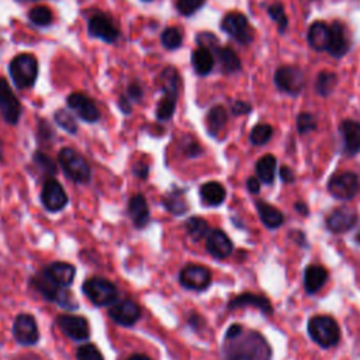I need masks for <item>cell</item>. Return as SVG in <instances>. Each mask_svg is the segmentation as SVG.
Listing matches in <instances>:
<instances>
[{
	"label": "cell",
	"mask_w": 360,
	"mask_h": 360,
	"mask_svg": "<svg viewBox=\"0 0 360 360\" xmlns=\"http://www.w3.org/2000/svg\"><path fill=\"white\" fill-rule=\"evenodd\" d=\"M10 76L17 89L31 88L38 76V61L31 54L16 56L9 67Z\"/></svg>",
	"instance_id": "obj_6"
},
{
	"label": "cell",
	"mask_w": 360,
	"mask_h": 360,
	"mask_svg": "<svg viewBox=\"0 0 360 360\" xmlns=\"http://www.w3.org/2000/svg\"><path fill=\"white\" fill-rule=\"evenodd\" d=\"M145 2H149V0H145Z\"/></svg>",
	"instance_id": "obj_59"
},
{
	"label": "cell",
	"mask_w": 360,
	"mask_h": 360,
	"mask_svg": "<svg viewBox=\"0 0 360 360\" xmlns=\"http://www.w3.org/2000/svg\"><path fill=\"white\" fill-rule=\"evenodd\" d=\"M161 81H162V88H163L165 95L156 107V118L159 120V122H167V120H170L173 117L174 110H176L180 76L174 68L169 67L162 72Z\"/></svg>",
	"instance_id": "obj_3"
},
{
	"label": "cell",
	"mask_w": 360,
	"mask_h": 360,
	"mask_svg": "<svg viewBox=\"0 0 360 360\" xmlns=\"http://www.w3.org/2000/svg\"><path fill=\"white\" fill-rule=\"evenodd\" d=\"M268 13H269L270 19L277 23V26H279V33L283 34V33L286 31L287 26H288V19H287V16H286V12H284L283 5H280V3L272 5V6L268 9Z\"/></svg>",
	"instance_id": "obj_43"
},
{
	"label": "cell",
	"mask_w": 360,
	"mask_h": 360,
	"mask_svg": "<svg viewBox=\"0 0 360 360\" xmlns=\"http://www.w3.org/2000/svg\"><path fill=\"white\" fill-rule=\"evenodd\" d=\"M309 334L311 339L322 347H332L341 339V328L332 317L317 316L309 322Z\"/></svg>",
	"instance_id": "obj_7"
},
{
	"label": "cell",
	"mask_w": 360,
	"mask_h": 360,
	"mask_svg": "<svg viewBox=\"0 0 360 360\" xmlns=\"http://www.w3.org/2000/svg\"><path fill=\"white\" fill-rule=\"evenodd\" d=\"M108 317L122 327H133L141 318V307L130 298L117 300L110 306Z\"/></svg>",
	"instance_id": "obj_13"
},
{
	"label": "cell",
	"mask_w": 360,
	"mask_h": 360,
	"mask_svg": "<svg viewBox=\"0 0 360 360\" xmlns=\"http://www.w3.org/2000/svg\"><path fill=\"white\" fill-rule=\"evenodd\" d=\"M67 103H68V107L81 120H83V122L92 124V123H97L100 120V110L97 108L96 103L90 97L82 93H72L69 95Z\"/></svg>",
	"instance_id": "obj_18"
},
{
	"label": "cell",
	"mask_w": 360,
	"mask_h": 360,
	"mask_svg": "<svg viewBox=\"0 0 360 360\" xmlns=\"http://www.w3.org/2000/svg\"><path fill=\"white\" fill-rule=\"evenodd\" d=\"M231 110H232V114H235V115H244V114H249L252 107L247 101L236 100L232 103Z\"/></svg>",
	"instance_id": "obj_48"
},
{
	"label": "cell",
	"mask_w": 360,
	"mask_h": 360,
	"mask_svg": "<svg viewBox=\"0 0 360 360\" xmlns=\"http://www.w3.org/2000/svg\"><path fill=\"white\" fill-rule=\"evenodd\" d=\"M343 138V149L347 156H354L360 152V123L353 120H345L339 127Z\"/></svg>",
	"instance_id": "obj_22"
},
{
	"label": "cell",
	"mask_w": 360,
	"mask_h": 360,
	"mask_svg": "<svg viewBox=\"0 0 360 360\" xmlns=\"http://www.w3.org/2000/svg\"><path fill=\"white\" fill-rule=\"evenodd\" d=\"M179 281L188 290L204 291L211 284V272L202 265H188L180 270Z\"/></svg>",
	"instance_id": "obj_14"
},
{
	"label": "cell",
	"mask_w": 360,
	"mask_h": 360,
	"mask_svg": "<svg viewBox=\"0 0 360 360\" xmlns=\"http://www.w3.org/2000/svg\"><path fill=\"white\" fill-rule=\"evenodd\" d=\"M127 360H152L151 357H148L147 354H133V356H130Z\"/></svg>",
	"instance_id": "obj_56"
},
{
	"label": "cell",
	"mask_w": 360,
	"mask_h": 360,
	"mask_svg": "<svg viewBox=\"0 0 360 360\" xmlns=\"http://www.w3.org/2000/svg\"><path fill=\"white\" fill-rule=\"evenodd\" d=\"M161 41H162V45H163L166 49H177L180 45H182L183 37H182V33H180L179 28H176V27H167V28L162 33Z\"/></svg>",
	"instance_id": "obj_39"
},
{
	"label": "cell",
	"mask_w": 360,
	"mask_h": 360,
	"mask_svg": "<svg viewBox=\"0 0 360 360\" xmlns=\"http://www.w3.org/2000/svg\"><path fill=\"white\" fill-rule=\"evenodd\" d=\"M273 136V129L269 124H258L251 131V142L254 145H265L270 141Z\"/></svg>",
	"instance_id": "obj_41"
},
{
	"label": "cell",
	"mask_w": 360,
	"mask_h": 360,
	"mask_svg": "<svg viewBox=\"0 0 360 360\" xmlns=\"http://www.w3.org/2000/svg\"><path fill=\"white\" fill-rule=\"evenodd\" d=\"M82 291L89 298V302L96 307L111 306L118 300L117 286L103 277L88 279L82 284Z\"/></svg>",
	"instance_id": "obj_5"
},
{
	"label": "cell",
	"mask_w": 360,
	"mask_h": 360,
	"mask_svg": "<svg viewBox=\"0 0 360 360\" xmlns=\"http://www.w3.org/2000/svg\"><path fill=\"white\" fill-rule=\"evenodd\" d=\"M182 151H183V154H185L188 158H196V156H199V155L203 152L202 147H200L199 142H196L195 140H189V141L183 142Z\"/></svg>",
	"instance_id": "obj_47"
},
{
	"label": "cell",
	"mask_w": 360,
	"mask_h": 360,
	"mask_svg": "<svg viewBox=\"0 0 360 360\" xmlns=\"http://www.w3.org/2000/svg\"><path fill=\"white\" fill-rule=\"evenodd\" d=\"M129 215L134 227L138 229L145 228L151 221V213L144 195H134L129 202Z\"/></svg>",
	"instance_id": "obj_23"
},
{
	"label": "cell",
	"mask_w": 360,
	"mask_h": 360,
	"mask_svg": "<svg viewBox=\"0 0 360 360\" xmlns=\"http://www.w3.org/2000/svg\"><path fill=\"white\" fill-rule=\"evenodd\" d=\"M188 324H189L193 329L199 331V329H200V327H202V325H204V320H203L199 314H190V316H189V318H188Z\"/></svg>",
	"instance_id": "obj_54"
},
{
	"label": "cell",
	"mask_w": 360,
	"mask_h": 360,
	"mask_svg": "<svg viewBox=\"0 0 360 360\" xmlns=\"http://www.w3.org/2000/svg\"><path fill=\"white\" fill-rule=\"evenodd\" d=\"M349 51V41L346 37V30L342 23L335 22L331 26V42L328 52L335 58H342Z\"/></svg>",
	"instance_id": "obj_26"
},
{
	"label": "cell",
	"mask_w": 360,
	"mask_h": 360,
	"mask_svg": "<svg viewBox=\"0 0 360 360\" xmlns=\"http://www.w3.org/2000/svg\"><path fill=\"white\" fill-rule=\"evenodd\" d=\"M19 2H38V0H19Z\"/></svg>",
	"instance_id": "obj_58"
},
{
	"label": "cell",
	"mask_w": 360,
	"mask_h": 360,
	"mask_svg": "<svg viewBox=\"0 0 360 360\" xmlns=\"http://www.w3.org/2000/svg\"><path fill=\"white\" fill-rule=\"evenodd\" d=\"M68 195L55 177L45 179L41 189V203L49 213H59L68 206Z\"/></svg>",
	"instance_id": "obj_8"
},
{
	"label": "cell",
	"mask_w": 360,
	"mask_h": 360,
	"mask_svg": "<svg viewBox=\"0 0 360 360\" xmlns=\"http://www.w3.org/2000/svg\"><path fill=\"white\" fill-rule=\"evenodd\" d=\"M162 204L170 214L176 217L186 214V211L189 210V204L185 199V190L177 186H174L169 193L163 196Z\"/></svg>",
	"instance_id": "obj_25"
},
{
	"label": "cell",
	"mask_w": 360,
	"mask_h": 360,
	"mask_svg": "<svg viewBox=\"0 0 360 360\" xmlns=\"http://www.w3.org/2000/svg\"><path fill=\"white\" fill-rule=\"evenodd\" d=\"M3 161V144L0 141V162Z\"/></svg>",
	"instance_id": "obj_57"
},
{
	"label": "cell",
	"mask_w": 360,
	"mask_h": 360,
	"mask_svg": "<svg viewBox=\"0 0 360 360\" xmlns=\"http://www.w3.org/2000/svg\"><path fill=\"white\" fill-rule=\"evenodd\" d=\"M275 83L279 90L295 96L304 89V74L297 67H281L275 75Z\"/></svg>",
	"instance_id": "obj_15"
},
{
	"label": "cell",
	"mask_w": 360,
	"mask_h": 360,
	"mask_svg": "<svg viewBox=\"0 0 360 360\" xmlns=\"http://www.w3.org/2000/svg\"><path fill=\"white\" fill-rule=\"evenodd\" d=\"M192 65L200 76L208 75L214 68V56L213 52L204 47H199L192 54Z\"/></svg>",
	"instance_id": "obj_31"
},
{
	"label": "cell",
	"mask_w": 360,
	"mask_h": 360,
	"mask_svg": "<svg viewBox=\"0 0 360 360\" xmlns=\"http://www.w3.org/2000/svg\"><path fill=\"white\" fill-rule=\"evenodd\" d=\"M30 286L34 290H37L41 294V297H44L47 300V302L56 303L59 307H63L64 310L75 311L79 307L74 294L69 291V288L59 287L44 272L31 277Z\"/></svg>",
	"instance_id": "obj_2"
},
{
	"label": "cell",
	"mask_w": 360,
	"mask_h": 360,
	"mask_svg": "<svg viewBox=\"0 0 360 360\" xmlns=\"http://www.w3.org/2000/svg\"><path fill=\"white\" fill-rule=\"evenodd\" d=\"M297 129L300 134H309L317 129V120L311 113H302L297 118Z\"/></svg>",
	"instance_id": "obj_44"
},
{
	"label": "cell",
	"mask_w": 360,
	"mask_h": 360,
	"mask_svg": "<svg viewBox=\"0 0 360 360\" xmlns=\"http://www.w3.org/2000/svg\"><path fill=\"white\" fill-rule=\"evenodd\" d=\"M202 202L208 207H218L225 202L227 190L220 182H207L200 188Z\"/></svg>",
	"instance_id": "obj_28"
},
{
	"label": "cell",
	"mask_w": 360,
	"mask_h": 360,
	"mask_svg": "<svg viewBox=\"0 0 360 360\" xmlns=\"http://www.w3.org/2000/svg\"><path fill=\"white\" fill-rule=\"evenodd\" d=\"M248 306L256 307L258 310H261L266 316H270L273 313L272 304H270V302H269L266 297L258 295V294H252V293L239 294L235 298H232L231 302L228 303V309L229 310H236V309L248 307Z\"/></svg>",
	"instance_id": "obj_24"
},
{
	"label": "cell",
	"mask_w": 360,
	"mask_h": 360,
	"mask_svg": "<svg viewBox=\"0 0 360 360\" xmlns=\"http://www.w3.org/2000/svg\"><path fill=\"white\" fill-rule=\"evenodd\" d=\"M359 215L353 207H338L327 215V227L335 234H343L357 224Z\"/></svg>",
	"instance_id": "obj_19"
},
{
	"label": "cell",
	"mask_w": 360,
	"mask_h": 360,
	"mask_svg": "<svg viewBox=\"0 0 360 360\" xmlns=\"http://www.w3.org/2000/svg\"><path fill=\"white\" fill-rule=\"evenodd\" d=\"M13 336L23 346H34L40 341V331L31 314H19L13 322Z\"/></svg>",
	"instance_id": "obj_16"
},
{
	"label": "cell",
	"mask_w": 360,
	"mask_h": 360,
	"mask_svg": "<svg viewBox=\"0 0 360 360\" xmlns=\"http://www.w3.org/2000/svg\"><path fill=\"white\" fill-rule=\"evenodd\" d=\"M206 249L215 259H225L234 251L229 236L221 229H211L206 236Z\"/></svg>",
	"instance_id": "obj_20"
},
{
	"label": "cell",
	"mask_w": 360,
	"mask_h": 360,
	"mask_svg": "<svg viewBox=\"0 0 360 360\" xmlns=\"http://www.w3.org/2000/svg\"><path fill=\"white\" fill-rule=\"evenodd\" d=\"M218 64L225 74H235L241 69V61L236 55V52L228 47H218L215 51Z\"/></svg>",
	"instance_id": "obj_32"
},
{
	"label": "cell",
	"mask_w": 360,
	"mask_h": 360,
	"mask_svg": "<svg viewBox=\"0 0 360 360\" xmlns=\"http://www.w3.org/2000/svg\"><path fill=\"white\" fill-rule=\"evenodd\" d=\"M294 207H295V210L298 211V213H302V214H309V208H307V206L304 204V203H295L294 204Z\"/></svg>",
	"instance_id": "obj_55"
},
{
	"label": "cell",
	"mask_w": 360,
	"mask_h": 360,
	"mask_svg": "<svg viewBox=\"0 0 360 360\" xmlns=\"http://www.w3.org/2000/svg\"><path fill=\"white\" fill-rule=\"evenodd\" d=\"M206 3V0H177L176 9L182 16H193Z\"/></svg>",
	"instance_id": "obj_42"
},
{
	"label": "cell",
	"mask_w": 360,
	"mask_h": 360,
	"mask_svg": "<svg viewBox=\"0 0 360 360\" xmlns=\"http://www.w3.org/2000/svg\"><path fill=\"white\" fill-rule=\"evenodd\" d=\"M222 356L224 360H270L272 347L262 334L243 329L236 336L225 338Z\"/></svg>",
	"instance_id": "obj_1"
},
{
	"label": "cell",
	"mask_w": 360,
	"mask_h": 360,
	"mask_svg": "<svg viewBox=\"0 0 360 360\" xmlns=\"http://www.w3.org/2000/svg\"><path fill=\"white\" fill-rule=\"evenodd\" d=\"M76 359L78 360H104L99 347L92 343L82 345L76 352Z\"/></svg>",
	"instance_id": "obj_45"
},
{
	"label": "cell",
	"mask_w": 360,
	"mask_h": 360,
	"mask_svg": "<svg viewBox=\"0 0 360 360\" xmlns=\"http://www.w3.org/2000/svg\"><path fill=\"white\" fill-rule=\"evenodd\" d=\"M131 103L133 101L127 96H122V97H120V100H118V107L124 114H131V111H133Z\"/></svg>",
	"instance_id": "obj_51"
},
{
	"label": "cell",
	"mask_w": 360,
	"mask_h": 360,
	"mask_svg": "<svg viewBox=\"0 0 360 360\" xmlns=\"http://www.w3.org/2000/svg\"><path fill=\"white\" fill-rule=\"evenodd\" d=\"M256 210H258V214L262 220V222L265 224L266 228L269 229H276L279 227L283 225L284 222V215L280 210H277L275 206L266 203V202H256Z\"/></svg>",
	"instance_id": "obj_30"
},
{
	"label": "cell",
	"mask_w": 360,
	"mask_h": 360,
	"mask_svg": "<svg viewBox=\"0 0 360 360\" xmlns=\"http://www.w3.org/2000/svg\"><path fill=\"white\" fill-rule=\"evenodd\" d=\"M126 96H127L131 101H140V100L142 99V96H144V92H142V89H141L140 85L133 83V85L129 86Z\"/></svg>",
	"instance_id": "obj_49"
},
{
	"label": "cell",
	"mask_w": 360,
	"mask_h": 360,
	"mask_svg": "<svg viewBox=\"0 0 360 360\" xmlns=\"http://www.w3.org/2000/svg\"><path fill=\"white\" fill-rule=\"evenodd\" d=\"M58 162L65 176L78 185H88L92 179V169L88 161L72 148H63L58 154Z\"/></svg>",
	"instance_id": "obj_4"
},
{
	"label": "cell",
	"mask_w": 360,
	"mask_h": 360,
	"mask_svg": "<svg viewBox=\"0 0 360 360\" xmlns=\"http://www.w3.org/2000/svg\"><path fill=\"white\" fill-rule=\"evenodd\" d=\"M197 44L200 47H204L207 49H210L211 52L215 51L218 48V40L211 34V33H200L196 38Z\"/></svg>",
	"instance_id": "obj_46"
},
{
	"label": "cell",
	"mask_w": 360,
	"mask_h": 360,
	"mask_svg": "<svg viewBox=\"0 0 360 360\" xmlns=\"http://www.w3.org/2000/svg\"><path fill=\"white\" fill-rule=\"evenodd\" d=\"M359 189V177L352 172L335 173L328 182L329 193L338 200H352Z\"/></svg>",
	"instance_id": "obj_10"
},
{
	"label": "cell",
	"mask_w": 360,
	"mask_h": 360,
	"mask_svg": "<svg viewBox=\"0 0 360 360\" xmlns=\"http://www.w3.org/2000/svg\"><path fill=\"white\" fill-rule=\"evenodd\" d=\"M277 161L273 155H265L256 162V174L263 183L270 185L273 183L275 173H276Z\"/></svg>",
	"instance_id": "obj_34"
},
{
	"label": "cell",
	"mask_w": 360,
	"mask_h": 360,
	"mask_svg": "<svg viewBox=\"0 0 360 360\" xmlns=\"http://www.w3.org/2000/svg\"><path fill=\"white\" fill-rule=\"evenodd\" d=\"M55 118V123L61 127L63 130H65L68 134L75 136L78 133V124H76V120L74 118V115L67 111V110H58L54 115Z\"/></svg>",
	"instance_id": "obj_38"
},
{
	"label": "cell",
	"mask_w": 360,
	"mask_h": 360,
	"mask_svg": "<svg viewBox=\"0 0 360 360\" xmlns=\"http://www.w3.org/2000/svg\"><path fill=\"white\" fill-rule=\"evenodd\" d=\"M56 324L59 329L75 342H85L90 338V325L85 317L63 314L56 317Z\"/></svg>",
	"instance_id": "obj_12"
},
{
	"label": "cell",
	"mask_w": 360,
	"mask_h": 360,
	"mask_svg": "<svg viewBox=\"0 0 360 360\" xmlns=\"http://www.w3.org/2000/svg\"><path fill=\"white\" fill-rule=\"evenodd\" d=\"M133 173L136 174V177L145 180V179H148V174H149V166L145 162H138L134 165Z\"/></svg>",
	"instance_id": "obj_50"
},
{
	"label": "cell",
	"mask_w": 360,
	"mask_h": 360,
	"mask_svg": "<svg viewBox=\"0 0 360 360\" xmlns=\"http://www.w3.org/2000/svg\"><path fill=\"white\" fill-rule=\"evenodd\" d=\"M185 229L193 241H200V239L206 238L210 232L207 221L202 217H190L185 224Z\"/></svg>",
	"instance_id": "obj_35"
},
{
	"label": "cell",
	"mask_w": 360,
	"mask_h": 360,
	"mask_svg": "<svg viewBox=\"0 0 360 360\" xmlns=\"http://www.w3.org/2000/svg\"><path fill=\"white\" fill-rule=\"evenodd\" d=\"M88 31L92 37L99 38L108 44L115 42L117 38L120 37V31L114 24L113 19L101 12H97L90 17L88 24Z\"/></svg>",
	"instance_id": "obj_17"
},
{
	"label": "cell",
	"mask_w": 360,
	"mask_h": 360,
	"mask_svg": "<svg viewBox=\"0 0 360 360\" xmlns=\"http://www.w3.org/2000/svg\"><path fill=\"white\" fill-rule=\"evenodd\" d=\"M33 162L34 165L38 167V170L48 177H54L56 174V163L54 162V159L51 156H48L47 154L37 151L33 156Z\"/></svg>",
	"instance_id": "obj_37"
},
{
	"label": "cell",
	"mask_w": 360,
	"mask_h": 360,
	"mask_svg": "<svg viewBox=\"0 0 360 360\" xmlns=\"http://www.w3.org/2000/svg\"><path fill=\"white\" fill-rule=\"evenodd\" d=\"M28 19L34 26L45 27L52 23V12L47 6H38L30 10Z\"/></svg>",
	"instance_id": "obj_40"
},
{
	"label": "cell",
	"mask_w": 360,
	"mask_h": 360,
	"mask_svg": "<svg viewBox=\"0 0 360 360\" xmlns=\"http://www.w3.org/2000/svg\"><path fill=\"white\" fill-rule=\"evenodd\" d=\"M338 83V76L334 72H321L317 76L316 81V90L318 95L321 96H328L332 93V90L335 89Z\"/></svg>",
	"instance_id": "obj_36"
},
{
	"label": "cell",
	"mask_w": 360,
	"mask_h": 360,
	"mask_svg": "<svg viewBox=\"0 0 360 360\" xmlns=\"http://www.w3.org/2000/svg\"><path fill=\"white\" fill-rule=\"evenodd\" d=\"M280 179L284 183H291L294 182V173L288 166H281L280 167Z\"/></svg>",
	"instance_id": "obj_52"
},
{
	"label": "cell",
	"mask_w": 360,
	"mask_h": 360,
	"mask_svg": "<svg viewBox=\"0 0 360 360\" xmlns=\"http://www.w3.org/2000/svg\"><path fill=\"white\" fill-rule=\"evenodd\" d=\"M331 42V27L322 22L314 23L309 30V44L316 51H328Z\"/></svg>",
	"instance_id": "obj_27"
},
{
	"label": "cell",
	"mask_w": 360,
	"mask_h": 360,
	"mask_svg": "<svg viewBox=\"0 0 360 360\" xmlns=\"http://www.w3.org/2000/svg\"><path fill=\"white\" fill-rule=\"evenodd\" d=\"M222 31H225L231 38H234L236 42L247 45L251 44L254 40V33L249 26L248 19L238 12L228 13L221 23Z\"/></svg>",
	"instance_id": "obj_9"
},
{
	"label": "cell",
	"mask_w": 360,
	"mask_h": 360,
	"mask_svg": "<svg viewBox=\"0 0 360 360\" xmlns=\"http://www.w3.org/2000/svg\"><path fill=\"white\" fill-rule=\"evenodd\" d=\"M247 188L252 195H258L261 192V183L258 177H249L247 180Z\"/></svg>",
	"instance_id": "obj_53"
},
{
	"label": "cell",
	"mask_w": 360,
	"mask_h": 360,
	"mask_svg": "<svg viewBox=\"0 0 360 360\" xmlns=\"http://www.w3.org/2000/svg\"><path fill=\"white\" fill-rule=\"evenodd\" d=\"M227 111L222 106H214L207 114V131L211 137H217L227 124Z\"/></svg>",
	"instance_id": "obj_33"
},
{
	"label": "cell",
	"mask_w": 360,
	"mask_h": 360,
	"mask_svg": "<svg viewBox=\"0 0 360 360\" xmlns=\"http://www.w3.org/2000/svg\"><path fill=\"white\" fill-rule=\"evenodd\" d=\"M59 287L69 288L75 280L76 269L68 262H54L42 270Z\"/></svg>",
	"instance_id": "obj_21"
},
{
	"label": "cell",
	"mask_w": 360,
	"mask_h": 360,
	"mask_svg": "<svg viewBox=\"0 0 360 360\" xmlns=\"http://www.w3.org/2000/svg\"><path fill=\"white\" fill-rule=\"evenodd\" d=\"M0 113H2L5 122L10 126H16L20 122L22 103L3 78H0Z\"/></svg>",
	"instance_id": "obj_11"
},
{
	"label": "cell",
	"mask_w": 360,
	"mask_h": 360,
	"mask_svg": "<svg viewBox=\"0 0 360 360\" xmlns=\"http://www.w3.org/2000/svg\"><path fill=\"white\" fill-rule=\"evenodd\" d=\"M328 279V272L320 265H310L304 272V288L309 294H316Z\"/></svg>",
	"instance_id": "obj_29"
}]
</instances>
